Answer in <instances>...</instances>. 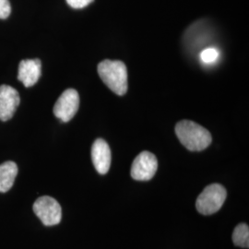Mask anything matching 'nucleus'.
Instances as JSON below:
<instances>
[{
	"instance_id": "5",
	"label": "nucleus",
	"mask_w": 249,
	"mask_h": 249,
	"mask_svg": "<svg viewBox=\"0 0 249 249\" xmlns=\"http://www.w3.org/2000/svg\"><path fill=\"white\" fill-rule=\"evenodd\" d=\"M80 107V95L74 89H66L53 107V115L63 122L71 121Z\"/></svg>"
},
{
	"instance_id": "8",
	"label": "nucleus",
	"mask_w": 249,
	"mask_h": 249,
	"mask_svg": "<svg viewBox=\"0 0 249 249\" xmlns=\"http://www.w3.org/2000/svg\"><path fill=\"white\" fill-rule=\"evenodd\" d=\"M91 160L100 175H106L111 166V150L108 143L97 139L91 147Z\"/></svg>"
},
{
	"instance_id": "7",
	"label": "nucleus",
	"mask_w": 249,
	"mask_h": 249,
	"mask_svg": "<svg viewBox=\"0 0 249 249\" xmlns=\"http://www.w3.org/2000/svg\"><path fill=\"white\" fill-rule=\"evenodd\" d=\"M20 103L18 91L9 85H0V120L11 119Z\"/></svg>"
},
{
	"instance_id": "2",
	"label": "nucleus",
	"mask_w": 249,
	"mask_h": 249,
	"mask_svg": "<svg viewBox=\"0 0 249 249\" xmlns=\"http://www.w3.org/2000/svg\"><path fill=\"white\" fill-rule=\"evenodd\" d=\"M98 74L109 89L117 95H124L127 90V70L118 60H104L98 65Z\"/></svg>"
},
{
	"instance_id": "3",
	"label": "nucleus",
	"mask_w": 249,
	"mask_h": 249,
	"mask_svg": "<svg viewBox=\"0 0 249 249\" xmlns=\"http://www.w3.org/2000/svg\"><path fill=\"white\" fill-rule=\"evenodd\" d=\"M226 189L220 184H212L204 188L197 196L196 208L202 215H212L218 213L226 199Z\"/></svg>"
},
{
	"instance_id": "14",
	"label": "nucleus",
	"mask_w": 249,
	"mask_h": 249,
	"mask_svg": "<svg viewBox=\"0 0 249 249\" xmlns=\"http://www.w3.org/2000/svg\"><path fill=\"white\" fill-rule=\"evenodd\" d=\"M66 1L72 9H80L87 7L93 0H66Z\"/></svg>"
},
{
	"instance_id": "13",
	"label": "nucleus",
	"mask_w": 249,
	"mask_h": 249,
	"mask_svg": "<svg viewBox=\"0 0 249 249\" xmlns=\"http://www.w3.org/2000/svg\"><path fill=\"white\" fill-rule=\"evenodd\" d=\"M11 12V6L9 0H0V18H9Z\"/></svg>"
},
{
	"instance_id": "9",
	"label": "nucleus",
	"mask_w": 249,
	"mask_h": 249,
	"mask_svg": "<svg viewBox=\"0 0 249 249\" xmlns=\"http://www.w3.org/2000/svg\"><path fill=\"white\" fill-rule=\"evenodd\" d=\"M41 73L42 63L40 59L22 60L18 66V80L21 81L26 88H29L37 83L41 77Z\"/></svg>"
},
{
	"instance_id": "6",
	"label": "nucleus",
	"mask_w": 249,
	"mask_h": 249,
	"mask_svg": "<svg viewBox=\"0 0 249 249\" xmlns=\"http://www.w3.org/2000/svg\"><path fill=\"white\" fill-rule=\"evenodd\" d=\"M158 169L156 156L150 151L141 152L134 160L131 166V177L137 181H149Z\"/></svg>"
},
{
	"instance_id": "1",
	"label": "nucleus",
	"mask_w": 249,
	"mask_h": 249,
	"mask_svg": "<svg viewBox=\"0 0 249 249\" xmlns=\"http://www.w3.org/2000/svg\"><path fill=\"white\" fill-rule=\"evenodd\" d=\"M178 140L187 150L201 151L207 149L213 141L212 134L200 124L190 120H182L176 125Z\"/></svg>"
},
{
	"instance_id": "4",
	"label": "nucleus",
	"mask_w": 249,
	"mask_h": 249,
	"mask_svg": "<svg viewBox=\"0 0 249 249\" xmlns=\"http://www.w3.org/2000/svg\"><path fill=\"white\" fill-rule=\"evenodd\" d=\"M34 212L45 226H53L61 222L62 209L53 197L40 196L34 204Z\"/></svg>"
},
{
	"instance_id": "10",
	"label": "nucleus",
	"mask_w": 249,
	"mask_h": 249,
	"mask_svg": "<svg viewBox=\"0 0 249 249\" xmlns=\"http://www.w3.org/2000/svg\"><path fill=\"white\" fill-rule=\"evenodd\" d=\"M18 175V166L14 161H6L0 164V192H8Z\"/></svg>"
},
{
	"instance_id": "12",
	"label": "nucleus",
	"mask_w": 249,
	"mask_h": 249,
	"mask_svg": "<svg viewBox=\"0 0 249 249\" xmlns=\"http://www.w3.org/2000/svg\"><path fill=\"white\" fill-rule=\"evenodd\" d=\"M220 56L219 51L213 48V47H210V48H206L201 53H200V59L204 64H213L218 60Z\"/></svg>"
},
{
	"instance_id": "11",
	"label": "nucleus",
	"mask_w": 249,
	"mask_h": 249,
	"mask_svg": "<svg viewBox=\"0 0 249 249\" xmlns=\"http://www.w3.org/2000/svg\"><path fill=\"white\" fill-rule=\"evenodd\" d=\"M232 242L235 246L243 249L249 248V228L246 223L238 224L232 232Z\"/></svg>"
}]
</instances>
